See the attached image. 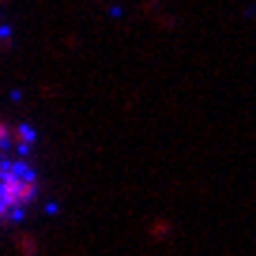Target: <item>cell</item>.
<instances>
[{"mask_svg":"<svg viewBox=\"0 0 256 256\" xmlns=\"http://www.w3.org/2000/svg\"><path fill=\"white\" fill-rule=\"evenodd\" d=\"M26 144V140H19ZM16 140H8V147H0V222H12L30 208L34 192H38V177L34 166L23 158Z\"/></svg>","mask_w":256,"mask_h":256,"instance_id":"1","label":"cell"}]
</instances>
